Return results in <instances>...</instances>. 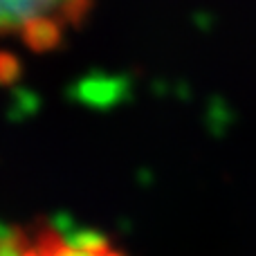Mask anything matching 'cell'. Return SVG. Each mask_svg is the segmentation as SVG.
I'll return each mask as SVG.
<instances>
[{
  "label": "cell",
  "instance_id": "cell-1",
  "mask_svg": "<svg viewBox=\"0 0 256 256\" xmlns=\"http://www.w3.org/2000/svg\"><path fill=\"white\" fill-rule=\"evenodd\" d=\"M94 0H0V36L34 52L52 50L84 22Z\"/></svg>",
  "mask_w": 256,
  "mask_h": 256
},
{
  "label": "cell",
  "instance_id": "cell-2",
  "mask_svg": "<svg viewBox=\"0 0 256 256\" xmlns=\"http://www.w3.org/2000/svg\"><path fill=\"white\" fill-rule=\"evenodd\" d=\"M14 256H124L112 240L94 232L66 234L54 225H38L34 230L12 236Z\"/></svg>",
  "mask_w": 256,
  "mask_h": 256
},
{
  "label": "cell",
  "instance_id": "cell-3",
  "mask_svg": "<svg viewBox=\"0 0 256 256\" xmlns=\"http://www.w3.org/2000/svg\"><path fill=\"white\" fill-rule=\"evenodd\" d=\"M0 256H14L12 236H4V238H0Z\"/></svg>",
  "mask_w": 256,
  "mask_h": 256
}]
</instances>
